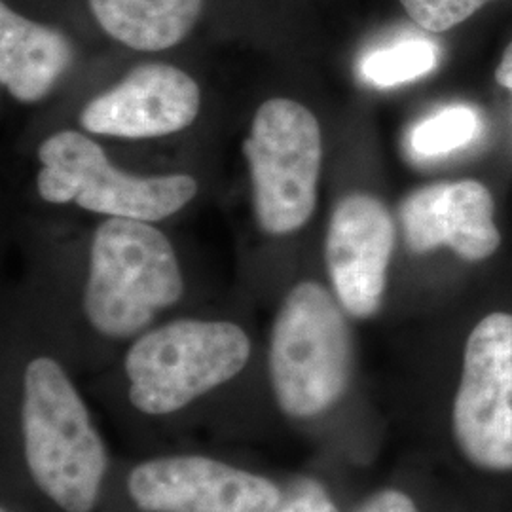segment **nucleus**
Returning <instances> with one entry per match:
<instances>
[{
    "instance_id": "obj_1",
    "label": "nucleus",
    "mask_w": 512,
    "mask_h": 512,
    "mask_svg": "<svg viewBox=\"0 0 512 512\" xmlns=\"http://www.w3.org/2000/svg\"><path fill=\"white\" fill-rule=\"evenodd\" d=\"M21 435L38 490L63 512H92L109 456L71 378L50 357H35L23 376Z\"/></svg>"
},
{
    "instance_id": "obj_2",
    "label": "nucleus",
    "mask_w": 512,
    "mask_h": 512,
    "mask_svg": "<svg viewBox=\"0 0 512 512\" xmlns=\"http://www.w3.org/2000/svg\"><path fill=\"white\" fill-rule=\"evenodd\" d=\"M275 403L294 420L327 412L348 391L353 340L342 304L321 283L302 281L285 296L270 340Z\"/></svg>"
},
{
    "instance_id": "obj_3",
    "label": "nucleus",
    "mask_w": 512,
    "mask_h": 512,
    "mask_svg": "<svg viewBox=\"0 0 512 512\" xmlns=\"http://www.w3.org/2000/svg\"><path fill=\"white\" fill-rule=\"evenodd\" d=\"M183 274L169 239L148 222L112 219L93 238L84 313L109 338H129L181 300Z\"/></svg>"
},
{
    "instance_id": "obj_4",
    "label": "nucleus",
    "mask_w": 512,
    "mask_h": 512,
    "mask_svg": "<svg viewBox=\"0 0 512 512\" xmlns=\"http://www.w3.org/2000/svg\"><path fill=\"white\" fill-rule=\"evenodd\" d=\"M251 342L228 321L181 319L143 334L129 348L124 368L129 401L147 416H169L247 366Z\"/></svg>"
},
{
    "instance_id": "obj_5",
    "label": "nucleus",
    "mask_w": 512,
    "mask_h": 512,
    "mask_svg": "<svg viewBox=\"0 0 512 512\" xmlns=\"http://www.w3.org/2000/svg\"><path fill=\"white\" fill-rule=\"evenodd\" d=\"M243 152L260 228L272 236L302 228L317 203L323 162L321 128L313 112L293 99L262 103Z\"/></svg>"
},
{
    "instance_id": "obj_6",
    "label": "nucleus",
    "mask_w": 512,
    "mask_h": 512,
    "mask_svg": "<svg viewBox=\"0 0 512 512\" xmlns=\"http://www.w3.org/2000/svg\"><path fill=\"white\" fill-rule=\"evenodd\" d=\"M38 194L50 203L116 219L156 222L194 200L198 184L188 175L133 177L112 167L103 148L78 131H59L38 148Z\"/></svg>"
},
{
    "instance_id": "obj_7",
    "label": "nucleus",
    "mask_w": 512,
    "mask_h": 512,
    "mask_svg": "<svg viewBox=\"0 0 512 512\" xmlns=\"http://www.w3.org/2000/svg\"><path fill=\"white\" fill-rule=\"evenodd\" d=\"M452 427L461 454L475 467L512 471L511 313H490L471 332Z\"/></svg>"
},
{
    "instance_id": "obj_8",
    "label": "nucleus",
    "mask_w": 512,
    "mask_h": 512,
    "mask_svg": "<svg viewBox=\"0 0 512 512\" xmlns=\"http://www.w3.org/2000/svg\"><path fill=\"white\" fill-rule=\"evenodd\" d=\"M128 494L145 512H274L283 499L266 476L190 454L139 463Z\"/></svg>"
},
{
    "instance_id": "obj_9",
    "label": "nucleus",
    "mask_w": 512,
    "mask_h": 512,
    "mask_svg": "<svg viewBox=\"0 0 512 512\" xmlns=\"http://www.w3.org/2000/svg\"><path fill=\"white\" fill-rule=\"evenodd\" d=\"M393 245L395 224L380 200L351 194L336 205L325 258L336 298L349 315L368 319L380 310Z\"/></svg>"
},
{
    "instance_id": "obj_10",
    "label": "nucleus",
    "mask_w": 512,
    "mask_h": 512,
    "mask_svg": "<svg viewBox=\"0 0 512 512\" xmlns=\"http://www.w3.org/2000/svg\"><path fill=\"white\" fill-rule=\"evenodd\" d=\"M200 105L202 92L194 78L165 63H148L90 101L80 124L92 133L124 139L164 137L188 128Z\"/></svg>"
},
{
    "instance_id": "obj_11",
    "label": "nucleus",
    "mask_w": 512,
    "mask_h": 512,
    "mask_svg": "<svg viewBox=\"0 0 512 512\" xmlns=\"http://www.w3.org/2000/svg\"><path fill=\"white\" fill-rule=\"evenodd\" d=\"M399 215L412 253L423 255L446 245L463 260L480 262L501 245L494 198L478 181L420 188L404 198Z\"/></svg>"
},
{
    "instance_id": "obj_12",
    "label": "nucleus",
    "mask_w": 512,
    "mask_h": 512,
    "mask_svg": "<svg viewBox=\"0 0 512 512\" xmlns=\"http://www.w3.org/2000/svg\"><path fill=\"white\" fill-rule=\"evenodd\" d=\"M73 63L65 35L0 4V82L18 101L46 97Z\"/></svg>"
},
{
    "instance_id": "obj_13",
    "label": "nucleus",
    "mask_w": 512,
    "mask_h": 512,
    "mask_svg": "<svg viewBox=\"0 0 512 512\" xmlns=\"http://www.w3.org/2000/svg\"><path fill=\"white\" fill-rule=\"evenodd\" d=\"M103 31L141 52L177 46L194 29L203 0H88Z\"/></svg>"
},
{
    "instance_id": "obj_14",
    "label": "nucleus",
    "mask_w": 512,
    "mask_h": 512,
    "mask_svg": "<svg viewBox=\"0 0 512 512\" xmlns=\"http://www.w3.org/2000/svg\"><path fill=\"white\" fill-rule=\"evenodd\" d=\"M437 59L439 48L433 42L414 38L366 55L361 61V74L378 88H393L431 73Z\"/></svg>"
},
{
    "instance_id": "obj_15",
    "label": "nucleus",
    "mask_w": 512,
    "mask_h": 512,
    "mask_svg": "<svg viewBox=\"0 0 512 512\" xmlns=\"http://www.w3.org/2000/svg\"><path fill=\"white\" fill-rule=\"evenodd\" d=\"M478 114L463 105L425 118L410 133V147L423 158H437L469 145L478 133Z\"/></svg>"
},
{
    "instance_id": "obj_16",
    "label": "nucleus",
    "mask_w": 512,
    "mask_h": 512,
    "mask_svg": "<svg viewBox=\"0 0 512 512\" xmlns=\"http://www.w3.org/2000/svg\"><path fill=\"white\" fill-rule=\"evenodd\" d=\"M495 0H401L406 14L427 33H446Z\"/></svg>"
},
{
    "instance_id": "obj_17",
    "label": "nucleus",
    "mask_w": 512,
    "mask_h": 512,
    "mask_svg": "<svg viewBox=\"0 0 512 512\" xmlns=\"http://www.w3.org/2000/svg\"><path fill=\"white\" fill-rule=\"evenodd\" d=\"M274 512H340L327 492L317 486H310L293 497L287 505Z\"/></svg>"
},
{
    "instance_id": "obj_18",
    "label": "nucleus",
    "mask_w": 512,
    "mask_h": 512,
    "mask_svg": "<svg viewBox=\"0 0 512 512\" xmlns=\"http://www.w3.org/2000/svg\"><path fill=\"white\" fill-rule=\"evenodd\" d=\"M357 512H420L416 503L399 490H382L370 495Z\"/></svg>"
},
{
    "instance_id": "obj_19",
    "label": "nucleus",
    "mask_w": 512,
    "mask_h": 512,
    "mask_svg": "<svg viewBox=\"0 0 512 512\" xmlns=\"http://www.w3.org/2000/svg\"><path fill=\"white\" fill-rule=\"evenodd\" d=\"M495 78H497V82H499L503 88L512 90V42L507 46V50H505V54H503V59H501V63H499V67H497Z\"/></svg>"
},
{
    "instance_id": "obj_20",
    "label": "nucleus",
    "mask_w": 512,
    "mask_h": 512,
    "mask_svg": "<svg viewBox=\"0 0 512 512\" xmlns=\"http://www.w3.org/2000/svg\"><path fill=\"white\" fill-rule=\"evenodd\" d=\"M0 512H10V511H8V509H2V511H0Z\"/></svg>"
}]
</instances>
